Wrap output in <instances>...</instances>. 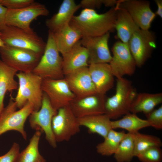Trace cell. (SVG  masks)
<instances>
[{"instance_id": "cell-12", "label": "cell", "mask_w": 162, "mask_h": 162, "mask_svg": "<svg viewBox=\"0 0 162 162\" xmlns=\"http://www.w3.org/2000/svg\"><path fill=\"white\" fill-rule=\"evenodd\" d=\"M41 88L48 96L53 107L57 110L69 105L76 97L64 78L57 80L43 79Z\"/></svg>"}, {"instance_id": "cell-23", "label": "cell", "mask_w": 162, "mask_h": 162, "mask_svg": "<svg viewBox=\"0 0 162 162\" xmlns=\"http://www.w3.org/2000/svg\"><path fill=\"white\" fill-rule=\"evenodd\" d=\"M17 72L0 59V114L4 108V101L6 92L18 90V83L14 79Z\"/></svg>"}, {"instance_id": "cell-14", "label": "cell", "mask_w": 162, "mask_h": 162, "mask_svg": "<svg viewBox=\"0 0 162 162\" xmlns=\"http://www.w3.org/2000/svg\"><path fill=\"white\" fill-rule=\"evenodd\" d=\"M115 6L126 10L136 25L143 30H149L156 16L147 1L117 0Z\"/></svg>"}, {"instance_id": "cell-4", "label": "cell", "mask_w": 162, "mask_h": 162, "mask_svg": "<svg viewBox=\"0 0 162 162\" xmlns=\"http://www.w3.org/2000/svg\"><path fill=\"white\" fill-rule=\"evenodd\" d=\"M56 46L53 33L49 30L44 53L32 72L43 79L64 78L63 58Z\"/></svg>"}, {"instance_id": "cell-32", "label": "cell", "mask_w": 162, "mask_h": 162, "mask_svg": "<svg viewBox=\"0 0 162 162\" xmlns=\"http://www.w3.org/2000/svg\"><path fill=\"white\" fill-rule=\"evenodd\" d=\"M147 120L150 126L158 129H162V106L157 109L154 110L146 115Z\"/></svg>"}, {"instance_id": "cell-24", "label": "cell", "mask_w": 162, "mask_h": 162, "mask_svg": "<svg viewBox=\"0 0 162 162\" xmlns=\"http://www.w3.org/2000/svg\"><path fill=\"white\" fill-rule=\"evenodd\" d=\"M57 47L62 55L69 51L82 38L81 34L69 25L53 33Z\"/></svg>"}, {"instance_id": "cell-28", "label": "cell", "mask_w": 162, "mask_h": 162, "mask_svg": "<svg viewBox=\"0 0 162 162\" xmlns=\"http://www.w3.org/2000/svg\"><path fill=\"white\" fill-rule=\"evenodd\" d=\"M126 134L124 131H117L112 129L104 138V141L96 146L97 152L103 156L114 154Z\"/></svg>"}, {"instance_id": "cell-3", "label": "cell", "mask_w": 162, "mask_h": 162, "mask_svg": "<svg viewBox=\"0 0 162 162\" xmlns=\"http://www.w3.org/2000/svg\"><path fill=\"white\" fill-rule=\"evenodd\" d=\"M16 76L19 80L18 88L14 99L17 108L20 109L29 102L33 104L34 111L39 110L43 94L41 88L43 79L32 72H19Z\"/></svg>"}, {"instance_id": "cell-31", "label": "cell", "mask_w": 162, "mask_h": 162, "mask_svg": "<svg viewBox=\"0 0 162 162\" xmlns=\"http://www.w3.org/2000/svg\"><path fill=\"white\" fill-rule=\"evenodd\" d=\"M137 157L141 162H161L162 151L160 147H152L145 151Z\"/></svg>"}, {"instance_id": "cell-30", "label": "cell", "mask_w": 162, "mask_h": 162, "mask_svg": "<svg viewBox=\"0 0 162 162\" xmlns=\"http://www.w3.org/2000/svg\"><path fill=\"white\" fill-rule=\"evenodd\" d=\"M134 157H137L148 148L153 146L161 147L162 142L158 137L140 133H134Z\"/></svg>"}, {"instance_id": "cell-38", "label": "cell", "mask_w": 162, "mask_h": 162, "mask_svg": "<svg viewBox=\"0 0 162 162\" xmlns=\"http://www.w3.org/2000/svg\"><path fill=\"white\" fill-rule=\"evenodd\" d=\"M117 1L115 0H103V4L107 7H114L116 6Z\"/></svg>"}, {"instance_id": "cell-22", "label": "cell", "mask_w": 162, "mask_h": 162, "mask_svg": "<svg viewBox=\"0 0 162 162\" xmlns=\"http://www.w3.org/2000/svg\"><path fill=\"white\" fill-rule=\"evenodd\" d=\"M80 126L86 128L90 133L96 134L105 138L112 129L110 119L106 114L77 118Z\"/></svg>"}, {"instance_id": "cell-7", "label": "cell", "mask_w": 162, "mask_h": 162, "mask_svg": "<svg viewBox=\"0 0 162 162\" xmlns=\"http://www.w3.org/2000/svg\"><path fill=\"white\" fill-rule=\"evenodd\" d=\"M25 49L5 45L0 47L1 60L18 71L32 72L42 56Z\"/></svg>"}, {"instance_id": "cell-10", "label": "cell", "mask_w": 162, "mask_h": 162, "mask_svg": "<svg viewBox=\"0 0 162 162\" xmlns=\"http://www.w3.org/2000/svg\"><path fill=\"white\" fill-rule=\"evenodd\" d=\"M80 127L69 105L59 109L52 119V130L56 142L68 141L80 132Z\"/></svg>"}, {"instance_id": "cell-2", "label": "cell", "mask_w": 162, "mask_h": 162, "mask_svg": "<svg viewBox=\"0 0 162 162\" xmlns=\"http://www.w3.org/2000/svg\"><path fill=\"white\" fill-rule=\"evenodd\" d=\"M137 94L131 81L123 77L117 79L115 94L106 100L105 114L110 119H116L130 112Z\"/></svg>"}, {"instance_id": "cell-19", "label": "cell", "mask_w": 162, "mask_h": 162, "mask_svg": "<svg viewBox=\"0 0 162 162\" xmlns=\"http://www.w3.org/2000/svg\"><path fill=\"white\" fill-rule=\"evenodd\" d=\"M89 71L97 93L105 94L114 84V76L109 63L89 64Z\"/></svg>"}, {"instance_id": "cell-16", "label": "cell", "mask_w": 162, "mask_h": 162, "mask_svg": "<svg viewBox=\"0 0 162 162\" xmlns=\"http://www.w3.org/2000/svg\"><path fill=\"white\" fill-rule=\"evenodd\" d=\"M110 33L96 37H85L80 40L82 45L87 50L88 65L109 63L112 56L109 50L108 40Z\"/></svg>"}, {"instance_id": "cell-25", "label": "cell", "mask_w": 162, "mask_h": 162, "mask_svg": "<svg viewBox=\"0 0 162 162\" xmlns=\"http://www.w3.org/2000/svg\"><path fill=\"white\" fill-rule=\"evenodd\" d=\"M162 102L161 93L137 94L131 105L130 112L135 114L142 112L146 115L154 110L155 106Z\"/></svg>"}, {"instance_id": "cell-29", "label": "cell", "mask_w": 162, "mask_h": 162, "mask_svg": "<svg viewBox=\"0 0 162 162\" xmlns=\"http://www.w3.org/2000/svg\"><path fill=\"white\" fill-rule=\"evenodd\" d=\"M134 133L128 132L114 154L117 162H130L134 157Z\"/></svg>"}, {"instance_id": "cell-9", "label": "cell", "mask_w": 162, "mask_h": 162, "mask_svg": "<svg viewBox=\"0 0 162 162\" xmlns=\"http://www.w3.org/2000/svg\"><path fill=\"white\" fill-rule=\"evenodd\" d=\"M49 14V11L44 5L34 1L30 5L22 8L8 9L5 25L32 32L34 31L30 27L32 21L39 16H47Z\"/></svg>"}, {"instance_id": "cell-33", "label": "cell", "mask_w": 162, "mask_h": 162, "mask_svg": "<svg viewBox=\"0 0 162 162\" xmlns=\"http://www.w3.org/2000/svg\"><path fill=\"white\" fill-rule=\"evenodd\" d=\"M34 2L33 0H0V4L8 10H16L27 6Z\"/></svg>"}, {"instance_id": "cell-20", "label": "cell", "mask_w": 162, "mask_h": 162, "mask_svg": "<svg viewBox=\"0 0 162 162\" xmlns=\"http://www.w3.org/2000/svg\"><path fill=\"white\" fill-rule=\"evenodd\" d=\"M80 40L69 51L62 55L64 76L80 68L88 66V52L81 44Z\"/></svg>"}, {"instance_id": "cell-6", "label": "cell", "mask_w": 162, "mask_h": 162, "mask_svg": "<svg viewBox=\"0 0 162 162\" xmlns=\"http://www.w3.org/2000/svg\"><path fill=\"white\" fill-rule=\"evenodd\" d=\"M16 104L11 94L8 103L0 114V135L10 130L20 133L25 140L27 134L24 129V124L34 110L33 104L27 102L21 109L16 110Z\"/></svg>"}, {"instance_id": "cell-37", "label": "cell", "mask_w": 162, "mask_h": 162, "mask_svg": "<svg viewBox=\"0 0 162 162\" xmlns=\"http://www.w3.org/2000/svg\"><path fill=\"white\" fill-rule=\"evenodd\" d=\"M155 2L157 6V9L155 13L156 15L162 17V1L161 0H156Z\"/></svg>"}, {"instance_id": "cell-34", "label": "cell", "mask_w": 162, "mask_h": 162, "mask_svg": "<svg viewBox=\"0 0 162 162\" xmlns=\"http://www.w3.org/2000/svg\"><path fill=\"white\" fill-rule=\"evenodd\" d=\"M20 153L19 145L14 142L6 154L0 156V162H15Z\"/></svg>"}, {"instance_id": "cell-1", "label": "cell", "mask_w": 162, "mask_h": 162, "mask_svg": "<svg viewBox=\"0 0 162 162\" xmlns=\"http://www.w3.org/2000/svg\"><path fill=\"white\" fill-rule=\"evenodd\" d=\"M116 13L115 6L102 14L94 9H83L79 15L72 17L69 25L82 37L100 36L114 29Z\"/></svg>"}, {"instance_id": "cell-27", "label": "cell", "mask_w": 162, "mask_h": 162, "mask_svg": "<svg viewBox=\"0 0 162 162\" xmlns=\"http://www.w3.org/2000/svg\"><path fill=\"white\" fill-rule=\"evenodd\" d=\"M41 132L36 131L26 147L20 153L15 162H46L40 154L38 144Z\"/></svg>"}, {"instance_id": "cell-36", "label": "cell", "mask_w": 162, "mask_h": 162, "mask_svg": "<svg viewBox=\"0 0 162 162\" xmlns=\"http://www.w3.org/2000/svg\"><path fill=\"white\" fill-rule=\"evenodd\" d=\"M8 9L0 4V31L5 25V19Z\"/></svg>"}, {"instance_id": "cell-39", "label": "cell", "mask_w": 162, "mask_h": 162, "mask_svg": "<svg viewBox=\"0 0 162 162\" xmlns=\"http://www.w3.org/2000/svg\"><path fill=\"white\" fill-rule=\"evenodd\" d=\"M5 46L4 43L0 36V47L4 46Z\"/></svg>"}, {"instance_id": "cell-21", "label": "cell", "mask_w": 162, "mask_h": 162, "mask_svg": "<svg viewBox=\"0 0 162 162\" xmlns=\"http://www.w3.org/2000/svg\"><path fill=\"white\" fill-rule=\"evenodd\" d=\"M114 29L121 41L128 44L133 34L140 28L125 9L117 7Z\"/></svg>"}, {"instance_id": "cell-13", "label": "cell", "mask_w": 162, "mask_h": 162, "mask_svg": "<svg viewBox=\"0 0 162 162\" xmlns=\"http://www.w3.org/2000/svg\"><path fill=\"white\" fill-rule=\"evenodd\" d=\"M112 51L113 56L109 64L114 76L118 79L125 75H132L136 66L128 44L118 41L114 44Z\"/></svg>"}, {"instance_id": "cell-18", "label": "cell", "mask_w": 162, "mask_h": 162, "mask_svg": "<svg viewBox=\"0 0 162 162\" xmlns=\"http://www.w3.org/2000/svg\"><path fill=\"white\" fill-rule=\"evenodd\" d=\"M80 8L74 0H63L58 12L46 21L49 30L55 33L69 25L74 13Z\"/></svg>"}, {"instance_id": "cell-11", "label": "cell", "mask_w": 162, "mask_h": 162, "mask_svg": "<svg viewBox=\"0 0 162 162\" xmlns=\"http://www.w3.org/2000/svg\"><path fill=\"white\" fill-rule=\"evenodd\" d=\"M128 44L136 66L139 67L144 64L156 46L154 33L149 30L140 28L133 34Z\"/></svg>"}, {"instance_id": "cell-8", "label": "cell", "mask_w": 162, "mask_h": 162, "mask_svg": "<svg viewBox=\"0 0 162 162\" xmlns=\"http://www.w3.org/2000/svg\"><path fill=\"white\" fill-rule=\"evenodd\" d=\"M57 111L53 107L48 96L43 92L41 108L38 111H33L29 116L31 127L36 131L44 132L46 140L53 148L57 147V142L52 131V123Z\"/></svg>"}, {"instance_id": "cell-17", "label": "cell", "mask_w": 162, "mask_h": 162, "mask_svg": "<svg viewBox=\"0 0 162 162\" xmlns=\"http://www.w3.org/2000/svg\"><path fill=\"white\" fill-rule=\"evenodd\" d=\"M64 78L76 97H83L97 93L88 67L78 69L65 75Z\"/></svg>"}, {"instance_id": "cell-15", "label": "cell", "mask_w": 162, "mask_h": 162, "mask_svg": "<svg viewBox=\"0 0 162 162\" xmlns=\"http://www.w3.org/2000/svg\"><path fill=\"white\" fill-rule=\"evenodd\" d=\"M105 94L98 93L85 97H75L69 106L77 118L105 114Z\"/></svg>"}, {"instance_id": "cell-35", "label": "cell", "mask_w": 162, "mask_h": 162, "mask_svg": "<svg viewBox=\"0 0 162 162\" xmlns=\"http://www.w3.org/2000/svg\"><path fill=\"white\" fill-rule=\"evenodd\" d=\"M103 0H82L79 4L81 7L83 9H89L94 10L99 8L103 4Z\"/></svg>"}, {"instance_id": "cell-26", "label": "cell", "mask_w": 162, "mask_h": 162, "mask_svg": "<svg viewBox=\"0 0 162 162\" xmlns=\"http://www.w3.org/2000/svg\"><path fill=\"white\" fill-rule=\"evenodd\" d=\"M112 129L122 128L128 132L134 133L143 128L150 127L147 120L142 119L136 114L129 112L122 118L114 121H111Z\"/></svg>"}, {"instance_id": "cell-5", "label": "cell", "mask_w": 162, "mask_h": 162, "mask_svg": "<svg viewBox=\"0 0 162 162\" xmlns=\"http://www.w3.org/2000/svg\"><path fill=\"white\" fill-rule=\"evenodd\" d=\"M5 45L31 50L43 55L46 43L34 32H30L19 28L5 25L0 31Z\"/></svg>"}]
</instances>
